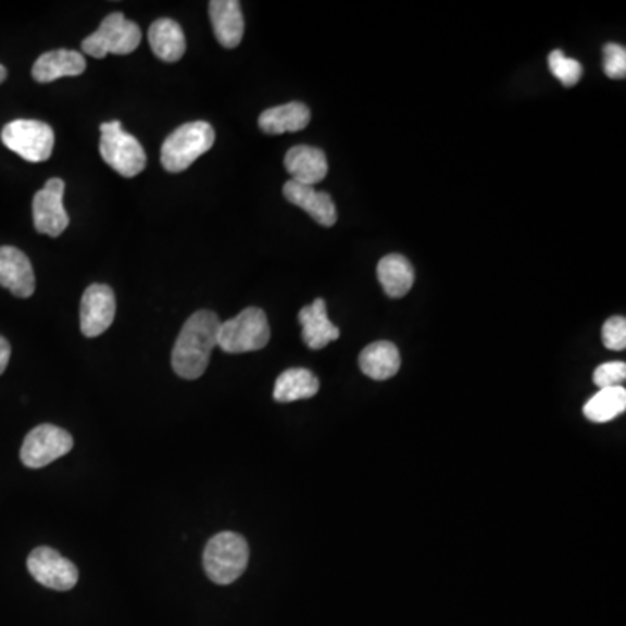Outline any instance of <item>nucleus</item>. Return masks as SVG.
Masks as SVG:
<instances>
[{
  "label": "nucleus",
  "mask_w": 626,
  "mask_h": 626,
  "mask_svg": "<svg viewBox=\"0 0 626 626\" xmlns=\"http://www.w3.org/2000/svg\"><path fill=\"white\" fill-rule=\"evenodd\" d=\"M220 326L222 321L209 310H199L190 315L183 324L171 353L174 373L185 379H197L205 373L211 353L217 347Z\"/></svg>",
  "instance_id": "f257e3e1"
},
{
  "label": "nucleus",
  "mask_w": 626,
  "mask_h": 626,
  "mask_svg": "<svg viewBox=\"0 0 626 626\" xmlns=\"http://www.w3.org/2000/svg\"><path fill=\"white\" fill-rule=\"evenodd\" d=\"M216 133L209 122L196 121L183 124L173 130L161 150V162L167 173H183L188 170L200 155L213 148Z\"/></svg>",
  "instance_id": "f03ea898"
},
{
  "label": "nucleus",
  "mask_w": 626,
  "mask_h": 626,
  "mask_svg": "<svg viewBox=\"0 0 626 626\" xmlns=\"http://www.w3.org/2000/svg\"><path fill=\"white\" fill-rule=\"evenodd\" d=\"M249 544L237 533H220L209 539L204 550V571L216 585H230L248 569Z\"/></svg>",
  "instance_id": "7ed1b4c3"
},
{
  "label": "nucleus",
  "mask_w": 626,
  "mask_h": 626,
  "mask_svg": "<svg viewBox=\"0 0 626 626\" xmlns=\"http://www.w3.org/2000/svg\"><path fill=\"white\" fill-rule=\"evenodd\" d=\"M100 153L103 161L124 178H135L147 167V153L135 136L122 129L121 121L100 126Z\"/></svg>",
  "instance_id": "20e7f679"
},
{
  "label": "nucleus",
  "mask_w": 626,
  "mask_h": 626,
  "mask_svg": "<svg viewBox=\"0 0 626 626\" xmlns=\"http://www.w3.org/2000/svg\"><path fill=\"white\" fill-rule=\"evenodd\" d=\"M270 341L266 313L256 306L242 310L237 317L222 322L217 333V347L226 353L256 352Z\"/></svg>",
  "instance_id": "39448f33"
},
{
  "label": "nucleus",
  "mask_w": 626,
  "mask_h": 626,
  "mask_svg": "<svg viewBox=\"0 0 626 626\" xmlns=\"http://www.w3.org/2000/svg\"><path fill=\"white\" fill-rule=\"evenodd\" d=\"M141 42V30L135 22H129L122 13L104 17L100 28L83 40V51L92 58L107 54H130Z\"/></svg>",
  "instance_id": "423d86ee"
},
{
  "label": "nucleus",
  "mask_w": 626,
  "mask_h": 626,
  "mask_svg": "<svg viewBox=\"0 0 626 626\" xmlns=\"http://www.w3.org/2000/svg\"><path fill=\"white\" fill-rule=\"evenodd\" d=\"M2 143L28 162L48 161L54 148V130L49 124L30 118L9 122L0 133Z\"/></svg>",
  "instance_id": "0eeeda50"
},
{
  "label": "nucleus",
  "mask_w": 626,
  "mask_h": 626,
  "mask_svg": "<svg viewBox=\"0 0 626 626\" xmlns=\"http://www.w3.org/2000/svg\"><path fill=\"white\" fill-rule=\"evenodd\" d=\"M72 449L74 437L68 431L60 426L39 425L26 435L20 458L26 468L37 470L51 465L52 461L65 456Z\"/></svg>",
  "instance_id": "6e6552de"
},
{
  "label": "nucleus",
  "mask_w": 626,
  "mask_h": 626,
  "mask_svg": "<svg viewBox=\"0 0 626 626\" xmlns=\"http://www.w3.org/2000/svg\"><path fill=\"white\" fill-rule=\"evenodd\" d=\"M26 567L35 581L51 590L68 591L78 581V571L74 562L49 547L35 548L28 555Z\"/></svg>",
  "instance_id": "1a4fd4ad"
},
{
  "label": "nucleus",
  "mask_w": 626,
  "mask_h": 626,
  "mask_svg": "<svg viewBox=\"0 0 626 626\" xmlns=\"http://www.w3.org/2000/svg\"><path fill=\"white\" fill-rule=\"evenodd\" d=\"M65 181L49 179L34 197V225L39 234L60 237L68 226L70 217L63 205Z\"/></svg>",
  "instance_id": "9d476101"
},
{
  "label": "nucleus",
  "mask_w": 626,
  "mask_h": 626,
  "mask_svg": "<svg viewBox=\"0 0 626 626\" xmlns=\"http://www.w3.org/2000/svg\"><path fill=\"white\" fill-rule=\"evenodd\" d=\"M117 312L115 295L107 284H92L84 291L80 301V330L87 338L103 335L112 326Z\"/></svg>",
  "instance_id": "9b49d317"
},
{
  "label": "nucleus",
  "mask_w": 626,
  "mask_h": 626,
  "mask_svg": "<svg viewBox=\"0 0 626 626\" xmlns=\"http://www.w3.org/2000/svg\"><path fill=\"white\" fill-rule=\"evenodd\" d=\"M0 286L17 298H30L35 292V274L25 252L13 246L0 248Z\"/></svg>",
  "instance_id": "f8f14e48"
},
{
  "label": "nucleus",
  "mask_w": 626,
  "mask_h": 626,
  "mask_svg": "<svg viewBox=\"0 0 626 626\" xmlns=\"http://www.w3.org/2000/svg\"><path fill=\"white\" fill-rule=\"evenodd\" d=\"M287 173L291 174L292 181L301 185H317L326 178L329 165H327L326 153L321 148L300 145L292 147L284 159Z\"/></svg>",
  "instance_id": "ddd939ff"
},
{
  "label": "nucleus",
  "mask_w": 626,
  "mask_h": 626,
  "mask_svg": "<svg viewBox=\"0 0 626 626\" xmlns=\"http://www.w3.org/2000/svg\"><path fill=\"white\" fill-rule=\"evenodd\" d=\"M284 197L291 204L306 211L322 226H333L338 220L335 202L326 191H317L310 185H301L289 179L284 185Z\"/></svg>",
  "instance_id": "4468645a"
},
{
  "label": "nucleus",
  "mask_w": 626,
  "mask_h": 626,
  "mask_svg": "<svg viewBox=\"0 0 626 626\" xmlns=\"http://www.w3.org/2000/svg\"><path fill=\"white\" fill-rule=\"evenodd\" d=\"M209 16L217 42L223 48L234 49L242 42L243 16L237 0H213L209 2Z\"/></svg>",
  "instance_id": "2eb2a0df"
},
{
  "label": "nucleus",
  "mask_w": 626,
  "mask_h": 626,
  "mask_svg": "<svg viewBox=\"0 0 626 626\" xmlns=\"http://www.w3.org/2000/svg\"><path fill=\"white\" fill-rule=\"evenodd\" d=\"M86 70V58L83 52L70 51V49H57V51L43 52L39 60L35 61L32 68V77L40 84H49L61 77H77Z\"/></svg>",
  "instance_id": "dca6fc26"
},
{
  "label": "nucleus",
  "mask_w": 626,
  "mask_h": 626,
  "mask_svg": "<svg viewBox=\"0 0 626 626\" xmlns=\"http://www.w3.org/2000/svg\"><path fill=\"white\" fill-rule=\"evenodd\" d=\"M298 321L303 327L301 330L303 341L312 350H321L339 338L338 326H335L327 317L326 303L321 298L301 309L298 313Z\"/></svg>",
  "instance_id": "f3484780"
},
{
  "label": "nucleus",
  "mask_w": 626,
  "mask_h": 626,
  "mask_svg": "<svg viewBox=\"0 0 626 626\" xmlns=\"http://www.w3.org/2000/svg\"><path fill=\"white\" fill-rule=\"evenodd\" d=\"M148 42L153 54L165 63H176L187 51V40L181 26L170 17L156 20L148 30Z\"/></svg>",
  "instance_id": "a211bd4d"
},
{
  "label": "nucleus",
  "mask_w": 626,
  "mask_h": 626,
  "mask_svg": "<svg viewBox=\"0 0 626 626\" xmlns=\"http://www.w3.org/2000/svg\"><path fill=\"white\" fill-rule=\"evenodd\" d=\"M310 117L312 115L306 104L292 101V103L265 110L261 113L258 124L266 135H284V133H298L304 129L310 124Z\"/></svg>",
  "instance_id": "6ab92c4d"
},
{
  "label": "nucleus",
  "mask_w": 626,
  "mask_h": 626,
  "mask_svg": "<svg viewBox=\"0 0 626 626\" xmlns=\"http://www.w3.org/2000/svg\"><path fill=\"white\" fill-rule=\"evenodd\" d=\"M359 365L365 376L376 381H385L399 373L400 353L390 341H376L362 350Z\"/></svg>",
  "instance_id": "aec40b11"
},
{
  "label": "nucleus",
  "mask_w": 626,
  "mask_h": 626,
  "mask_svg": "<svg viewBox=\"0 0 626 626\" xmlns=\"http://www.w3.org/2000/svg\"><path fill=\"white\" fill-rule=\"evenodd\" d=\"M378 280L390 298H404L414 284L413 265L402 254H388L379 260Z\"/></svg>",
  "instance_id": "412c9836"
},
{
  "label": "nucleus",
  "mask_w": 626,
  "mask_h": 626,
  "mask_svg": "<svg viewBox=\"0 0 626 626\" xmlns=\"http://www.w3.org/2000/svg\"><path fill=\"white\" fill-rule=\"evenodd\" d=\"M321 383L317 376L309 370H295L284 371L275 381L274 399L277 402H295V400L312 399L317 396Z\"/></svg>",
  "instance_id": "4be33fe9"
},
{
  "label": "nucleus",
  "mask_w": 626,
  "mask_h": 626,
  "mask_svg": "<svg viewBox=\"0 0 626 626\" xmlns=\"http://www.w3.org/2000/svg\"><path fill=\"white\" fill-rule=\"evenodd\" d=\"M626 390L623 387L602 388L597 396L588 400L583 413L593 423L613 422L614 417L625 413Z\"/></svg>",
  "instance_id": "5701e85b"
},
{
  "label": "nucleus",
  "mask_w": 626,
  "mask_h": 626,
  "mask_svg": "<svg viewBox=\"0 0 626 626\" xmlns=\"http://www.w3.org/2000/svg\"><path fill=\"white\" fill-rule=\"evenodd\" d=\"M548 68L565 87L576 86L581 80V63L573 60V58L565 57L564 51H561V49H555L548 57Z\"/></svg>",
  "instance_id": "b1692460"
},
{
  "label": "nucleus",
  "mask_w": 626,
  "mask_h": 626,
  "mask_svg": "<svg viewBox=\"0 0 626 626\" xmlns=\"http://www.w3.org/2000/svg\"><path fill=\"white\" fill-rule=\"evenodd\" d=\"M625 378V362H605V364L599 365L596 373H593V383H596L600 390H602V388L622 387Z\"/></svg>",
  "instance_id": "393cba45"
},
{
  "label": "nucleus",
  "mask_w": 626,
  "mask_h": 626,
  "mask_svg": "<svg viewBox=\"0 0 626 626\" xmlns=\"http://www.w3.org/2000/svg\"><path fill=\"white\" fill-rule=\"evenodd\" d=\"M602 341L604 347L614 352L625 350L626 348V318L625 317H611L605 321L602 327Z\"/></svg>",
  "instance_id": "a878e982"
},
{
  "label": "nucleus",
  "mask_w": 626,
  "mask_h": 626,
  "mask_svg": "<svg viewBox=\"0 0 626 626\" xmlns=\"http://www.w3.org/2000/svg\"><path fill=\"white\" fill-rule=\"evenodd\" d=\"M604 72L609 78H625L626 75V51L619 43H605L604 48Z\"/></svg>",
  "instance_id": "bb28decb"
},
{
  "label": "nucleus",
  "mask_w": 626,
  "mask_h": 626,
  "mask_svg": "<svg viewBox=\"0 0 626 626\" xmlns=\"http://www.w3.org/2000/svg\"><path fill=\"white\" fill-rule=\"evenodd\" d=\"M9 359H11V345L4 336H0V374L8 370Z\"/></svg>",
  "instance_id": "cd10ccee"
},
{
  "label": "nucleus",
  "mask_w": 626,
  "mask_h": 626,
  "mask_svg": "<svg viewBox=\"0 0 626 626\" xmlns=\"http://www.w3.org/2000/svg\"><path fill=\"white\" fill-rule=\"evenodd\" d=\"M5 78H8V70L0 65V84L4 83Z\"/></svg>",
  "instance_id": "c85d7f7f"
}]
</instances>
